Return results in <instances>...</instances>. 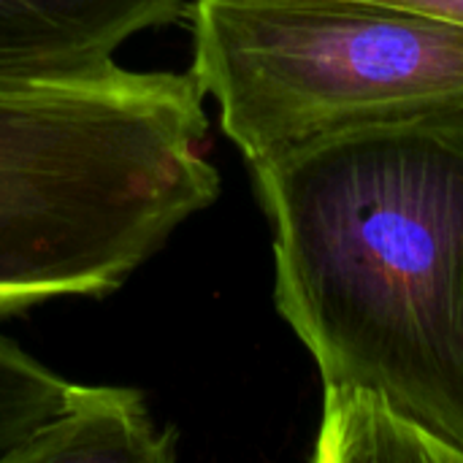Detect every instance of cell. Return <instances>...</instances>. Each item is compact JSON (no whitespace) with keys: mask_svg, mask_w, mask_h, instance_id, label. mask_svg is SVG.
<instances>
[{"mask_svg":"<svg viewBox=\"0 0 463 463\" xmlns=\"http://www.w3.org/2000/svg\"><path fill=\"white\" fill-rule=\"evenodd\" d=\"M274 304L323 412L374 407L463 463V117L355 130L250 165Z\"/></svg>","mask_w":463,"mask_h":463,"instance_id":"cell-1","label":"cell"},{"mask_svg":"<svg viewBox=\"0 0 463 463\" xmlns=\"http://www.w3.org/2000/svg\"><path fill=\"white\" fill-rule=\"evenodd\" d=\"M187 73L0 76V317L117 290L220 195Z\"/></svg>","mask_w":463,"mask_h":463,"instance_id":"cell-2","label":"cell"},{"mask_svg":"<svg viewBox=\"0 0 463 463\" xmlns=\"http://www.w3.org/2000/svg\"><path fill=\"white\" fill-rule=\"evenodd\" d=\"M193 76L247 165L463 117V24L380 0H193Z\"/></svg>","mask_w":463,"mask_h":463,"instance_id":"cell-3","label":"cell"},{"mask_svg":"<svg viewBox=\"0 0 463 463\" xmlns=\"http://www.w3.org/2000/svg\"><path fill=\"white\" fill-rule=\"evenodd\" d=\"M187 11V0H0V76L111 65L128 38Z\"/></svg>","mask_w":463,"mask_h":463,"instance_id":"cell-4","label":"cell"},{"mask_svg":"<svg viewBox=\"0 0 463 463\" xmlns=\"http://www.w3.org/2000/svg\"><path fill=\"white\" fill-rule=\"evenodd\" d=\"M176 431L160 429L141 391L71 383L62 407L11 463H171Z\"/></svg>","mask_w":463,"mask_h":463,"instance_id":"cell-5","label":"cell"},{"mask_svg":"<svg viewBox=\"0 0 463 463\" xmlns=\"http://www.w3.org/2000/svg\"><path fill=\"white\" fill-rule=\"evenodd\" d=\"M68 388L71 380L0 336V463H11L35 429L62 407Z\"/></svg>","mask_w":463,"mask_h":463,"instance_id":"cell-6","label":"cell"},{"mask_svg":"<svg viewBox=\"0 0 463 463\" xmlns=\"http://www.w3.org/2000/svg\"><path fill=\"white\" fill-rule=\"evenodd\" d=\"M380 3L404 5L412 11H426V14H434V16L463 24V0H380Z\"/></svg>","mask_w":463,"mask_h":463,"instance_id":"cell-7","label":"cell"}]
</instances>
